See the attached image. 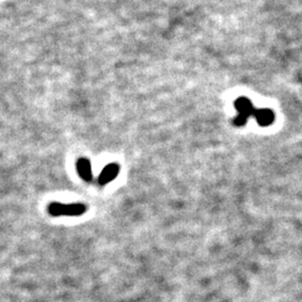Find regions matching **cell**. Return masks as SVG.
I'll return each instance as SVG.
<instances>
[{
  "instance_id": "3957f363",
  "label": "cell",
  "mask_w": 302,
  "mask_h": 302,
  "mask_svg": "<svg viewBox=\"0 0 302 302\" xmlns=\"http://www.w3.org/2000/svg\"><path fill=\"white\" fill-rule=\"evenodd\" d=\"M76 169H77L78 176L81 177L83 180L91 181L93 179L92 167H91V162L88 159H86V158L78 159L76 162Z\"/></svg>"
},
{
  "instance_id": "8992f818",
  "label": "cell",
  "mask_w": 302,
  "mask_h": 302,
  "mask_svg": "<svg viewBox=\"0 0 302 302\" xmlns=\"http://www.w3.org/2000/svg\"><path fill=\"white\" fill-rule=\"evenodd\" d=\"M247 119H248V117H246V115L238 114L237 117L234 119V124H235V126L242 127V126H244V124H246Z\"/></svg>"
},
{
  "instance_id": "7a4b0ae2",
  "label": "cell",
  "mask_w": 302,
  "mask_h": 302,
  "mask_svg": "<svg viewBox=\"0 0 302 302\" xmlns=\"http://www.w3.org/2000/svg\"><path fill=\"white\" fill-rule=\"evenodd\" d=\"M120 167L117 163H109L108 166H105L103 168V170L99 176V184L101 186L109 184L110 181H112L113 179L117 178V176L119 175Z\"/></svg>"
},
{
  "instance_id": "6da1fadb",
  "label": "cell",
  "mask_w": 302,
  "mask_h": 302,
  "mask_svg": "<svg viewBox=\"0 0 302 302\" xmlns=\"http://www.w3.org/2000/svg\"><path fill=\"white\" fill-rule=\"evenodd\" d=\"M48 214L52 216H81L87 212V206L84 204H61L52 203L47 207Z\"/></svg>"
},
{
  "instance_id": "277c9868",
  "label": "cell",
  "mask_w": 302,
  "mask_h": 302,
  "mask_svg": "<svg viewBox=\"0 0 302 302\" xmlns=\"http://www.w3.org/2000/svg\"><path fill=\"white\" fill-rule=\"evenodd\" d=\"M254 117L260 126H270L274 122V113L270 109H259L255 111Z\"/></svg>"
},
{
  "instance_id": "5b68a950",
  "label": "cell",
  "mask_w": 302,
  "mask_h": 302,
  "mask_svg": "<svg viewBox=\"0 0 302 302\" xmlns=\"http://www.w3.org/2000/svg\"><path fill=\"white\" fill-rule=\"evenodd\" d=\"M235 106L238 111L239 114H244L246 117H250V115H254L255 109L253 106L252 102L246 99V97H239L236 101H235Z\"/></svg>"
}]
</instances>
